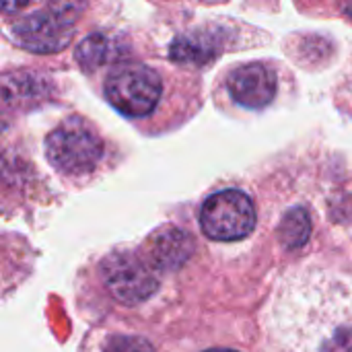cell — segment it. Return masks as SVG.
Instances as JSON below:
<instances>
[{
	"label": "cell",
	"mask_w": 352,
	"mask_h": 352,
	"mask_svg": "<svg viewBox=\"0 0 352 352\" xmlns=\"http://www.w3.org/2000/svg\"><path fill=\"white\" fill-rule=\"evenodd\" d=\"M309 235H311V219L305 208H293L283 217V223L278 227V237L287 250L303 248Z\"/></svg>",
	"instance_id": "cell-11"
},
{
	"label": "cell",
	"mask_w": 352,
	"mask_h": 352,
	"mask_svg": "<svg viewBox=\"0 0 352 352\" xmlns=\"http://www.w3.org/2000/svg\"><path fill=\"white\" fill-rule=\"evenodd\" d=\"M200 227L214 241H237L256 227V208L248 194L225 190L210 196L200 212Z\"/></svg>",
	"instance_id": "cell-4"
},
{
	"label": "cell",
	"mask_w": 352,
	"mask_h": 352,
	"mask_svg": "<svg viewBox=\"0 0 352 352\" xmlns=\"http://www.w3.org/2000/svg\"><path fill=\"white\" fill-rule=\"evenodd\" d=\"M105 352H155L153 346L142 340V338H130V336H120L111 338L109 344L105 346Z\"/></svg>",
	"instance_id": "cell-13"
},
{
	"label": "cell",
	"mask_w": 352,
	"mask_h": 352,
	"mask_svg": "<svg viewBox=\"0 0 352 352\" xmlns=\"http://www.w3.org/2000/svg\"><path fill=\"white\" fill-rule=\"evenodd\" d=\"M148 262L163 270H173L186 264V260L194 252L192 237L175 227H167L159 233H155L148 243Z\"/></svg>",
	"instance_id": "cell-9"
},
{
	"label": "cell",
	"mask_w": 352,
	"mask_h": 352,
	"mask_svg": "<svg viewBox=\"0 0 352 352\" xmlns=\"http://www.w3.org/2000/svg\"><path fill=\"white\" fill-rule=\"evenodd\" d=\"M268 352H352V276L320 266L287 274L264 311Z\"/></svg>",
	"instance_id": "cell-1"
},
{
	"label": "cell",
	"mask_w": 352,
	"mask_h": 352,
	"mask_svg": "<svg viewBox=\"0 0 352 352\" xmlns=\"http://www.w3.org/2000/svg\"><path fill=\"white\" fill-rule=\"evenodd\" d=\"M12 31L16 43L35 54L60 52L72 39V25L50 10H39L19 19Z\"/></svg>",
	"instance_id": "cell-6"
},
{
	"label": "cell",
	"mask_w": 352,
	"mask_h": 352,
	"mask_svg": "<svg viewBox=\"0 0 352 352\" xmlns=\"http://www.w3.org/2000/svg\"><path fill=\"white\" fill-rule=\"evenodd\" d=\"M45 146L52 165L68 175L89 173L103 155V142L99 134L78 118L60 124L47 136Z\"/></svg>",
	"instance_id": "cell-2"
},
{
	"label": "cell",
	"mask_w": 352,
	"mask_h": 352,
	"mask_svg": "<svg viewBox=\"0 0 352 352\" xmlns=\"http://www.w3.org/2000/svg\"><path fill=\"white\" fill-rule=\"evenodd\" d=\"M206 352H237V351H229V349H212V351H206Z\"/></svg>",
	"instance_id": "cell-16"
},
{
	"label": "cell",
	"mask_w": 352,
	"mask_h": 352,
	"mask_svg": "<svg viewBox=\"0 0 352 352\" xmlns=\"http://www.w3.org/2000/svg\"><path fill=\"white\" fill-rule=\"evenodd\" d=\"M50 12H54L56 16L64 19L66 23H74L76 14L85 8V0H45Z\"/></svg>",
	"instance_id": "cell-12"
},
{
	"label": "cell",
	"mask_w": 352,
	"mask_h": 352,
	"mask_svg": "<svg viewBox=\"0 0 352 352\" xmlns=\"http://www.w3.org/2000/svg\"><path fill=\"white\" fill-rule=\"evenodd\" d=\"M223 33L214 27L188 31L171 43V60L188 66H206L223 52Z\"/></svg>",
	"instance_id": "cell-8"
},
{
	"label": "cell",
	"mask_w": 352,
	"mask_h": 352,
	"mask_svg": "<svg viewBox=\"0 0 352 352\" xmlns=\"http://www.w3.org/2000/svg\"><path fill=\"white\" fill-rule=\"evenodd\" d=\"M103 280L111 295L124 303H140L148 299L159 278L153 266L134 254H113L103 262Z\"/></svg>",
	"instance_id": "cell-5"
},
{
	"label": "cell",
	"mask_w": 352,
	"mask_h": 352,
	"mask_svg": "<svg viewBox=\"0 0 352 352\" xmlns=\"http://www.w3.org/2000/svg\"><path fill=\"white\" fill-rule=\"evenodd\" d=\"M163 85L159 74L142 64L116 68L105 82V97L128 118L148 116L159 103Z\"/></svg>",
	"instance_id": "cell-3"
},
{
	"label": "cell",
	"mask_w": 352,
	"mask_h": 352,
	"mask_svg": "<svg viewBox=\"0 0 352 352\" xmlns=\"http://www.w3.org/2000/svg\"><path fill=\"white\" fill-rule=\"evenodd\" d=\"M342 6H344L346 14H349V16H352V0H342Z\"/></svg>",
	"instance_id": "cell-15"
},
{
	"label": "cell",
	"mask_w": 352,
	"mask_h": 352,
	"mask_svg": "<svg viewBox=\"0 0 352 352\" xmlns=\"http://www.w3.org/2000/svg\"><path fill=\"white\" fill-rule=\"evenodd\" d=\"M229 91L237 103L250 109L266 107L276 93V76L274 72L260 64H245L231 72L229 76Z\"/></svg>",
	"instance_id": "cell-7"
},
{
	"label": "cell",
	"mask_w": 352,
	"mask_h": 352,
	"mask_svg": "<svg viewBox=\"0 0 352 352\" xmlns=\"http://www.w3.org/2000/svg\"><path fill=\"white\" fill-rule=\"evenodd\" d=\"M29 0H0V12H16L21 10Z\"/></svg>",
	"instance_id": "cell-14"
},
{
	"label": "cell",
	"mask_w": 352,
	"mask_h": 352,
	"mask_svg": "<svg viewBox=\"0 0 352 352\" xmlns=\"http://www.w3.org/2000/svg\"><path fill=\"white\" fill-rule=\"evenodd\" d=\"M124 54L126 50L120 47V41L116 37L93 33L78 43L74 58L80 64V68H85L87 72H93L107 62H118Z\"/></svg>",
	"instance_id": "cell-10"
}]
</instances>
